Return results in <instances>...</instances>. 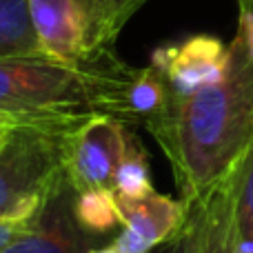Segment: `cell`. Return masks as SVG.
Returning <instances> with one entry per match:
<instances>
[{"label": "cell", "mask_w": 253, "mask_h": 253, "mask_svg": "<svg viewBox=\"0 0 253 253\" xmlns=\"http://www.w3.org/2000/svg\"><path fill=\"white\" fill-rule=\"evenodd\" d=\"M236 253H253V240L236 238Z\"/></svg>", "instance_id": "obj_18"}, {"label": "cell", "mask_w": 253, "mask_h": 253, "mask_svg": "<svg viewBox=\"0 0 253 253\" xmlns=\"http://www.w3.org/2000/svg\"><path fill=\"white\" fill-rule=\"evenodd\" d=\"M34 215H0V253L27 229Z\"/></svg>", "instance_id": "obj_16"}, {"label": "cell", "mask_w": 253, "mask_h": 253, "mask_svg": "<svg viewBox=\"0 0 253 253\" xmlns=\"http://www.w3.org/2000/svg\"><path fill=\"white\" fill-rule=\"evenodd\" d=\"M171 96L173 91L158 67H153L151 62L142 69L133 67L131 76L116 96L111 118L120 120L126 126H147L167 111Z\"/></svg>", "instance_id": "obj_10"}, {"label": "cell", "mask_w": 253, "mask_h": 253, "mask_svg": "<svg viewBox=\"0 0 253 253\" xmlns=\"http://www.w3.org/2000/svg\"><path fill=\"white\" fill-rule=\"evenodd\" d=\"M78 224L91 236H102L120 224L118 202L114 189H84L76 196Z\"/></svg>", "instance_id": "obj_13"}, {"label": "cell", "mask_w": 253, "mask_h": 253, "mask_svg": "<svg viewBox=\"0 0 253 253\" xmlns=\"http://www.w3.org/2000/svg\"><path fill=\"white\" fill-rule=\"evenodd\" d=\"M123 231L116 236L114 247L120 253H153L169 245L180 233L187 220V202L165 193H149L147 198H126L116 193Z\"/></svg>", "instance_id": "obj_7"}, {"label": "cell", "mask_w": 253, "mask_h": 253, "mask_svg": "<svg viewBox=\"0 0 253 253\" xmlns=\"http://www.w3.org/2000/svg\"><path fill=\"white\" fill-rule=\"evenodd\" d=\"M22 125H27V123H22L18 116L7 114V111L0 109V151L7 147L9 140L13 138V133H16V131L20 129Z\"/></svg>", "instance_id": "obj_17"}, {"label": "cell", "mask_w": 253, "mask_h": 253, "mask_svg": "<svg viewBox=\"0 0 253 253\" xmlns=\"http://www.w3.org/2000/svg\"><path fill=\"white\" fill-rule=\"evenodd\" d=\"M114 191L126 198H147L153 193V182H151V167H149V153L135 131H131L129 149L126 156L123 158L116 173Z\"/></svg>", "instance_id": "obj_14"}, {"label": "cell", "mask_w": 253, "mask_h": 253, "mask_svg": "<svg viewBox=\"0 0 253 253\" xmlns=\"http://www.w3.org/2000/svg\"><path fill=\"white\" fill-rule=\"evenodd\" d=\"M236 2L224 78L191 96H171L165 114L144 126L169 160L184 202L231 173L253 142V0Z\"/></svg>", "instance_id": "obj_1"}, {"label": "cell", "mask_w": 253, "mask_h": 253, "mask_svg": "<svg viewBox=\"0 0 253 253\" xmlns=\"http://www.w3.org/2000/svg\"><path fill=\"white\" fill-rule=\"evenodd\" d=\"M71 129L22 125L0 151V215H36L49 189L65 173Z\"/></svg>", "instance_id": "obj_3"}, {"label": "cell", "mask_w": 253, "mask_h": 253, "mask_svg": "<svg viewBox=\"0 0 253 253\" xmlns=\"http://www.w3.org/2000/svg\"><path fill=\"white\" fill-rule=\"evenodd\" d=\"M236 229L238 238L253 240V142L236 167Z\"/></svg>", "instance_id": "obj_15"}, {"label": "cell", "mask_w": 253, "mask_h": 253, "mask_svg": "<svg viewBox=\"0 0 253 253\" xmlns=\"http://www.w3.org/2000/svg\"><path fill=\"white\" fill-rule=\"evenodd\" d=\"M29 16L40 51L65 65H87V22L80 0H29Z\"/></svg>", "instance_id": "obj_9"}, {"label": "cell", "mask_w": 253, "mask_h": 253, "mask_svg": "<svg viewBox=\"0 0 253 253\" xmlns=\"http://www.w3.org/2000/svg\"><path fill=\"white\" fill-rule=\"evenodd\" d=\"M151 65L165 74L173 96H191L220 83L229 67V44L215 36L198 34L178 44H162Z\"/></svg>", "instance_id": "obj_8"}, {"label": "cell", "mask_w": 253, "mask_h": 253, "mask_svg": "<svg viewBox=\"0 0 253 253\" xmlns=\"http://www.w3.org/2000/svg\"><path fill=\"white\" fill-rule=\"evenodd\" d=\"M89 253H120V251L116 249L114 242H111V245H107V247H93V249L89 251Z\"/></svg>", "instance_id": "obj_19"}, {"label": "cell", "mask_w": 253, "mask_h": 253, "mask_svg": "<svg viewBox=\"0 0 253 253\" xmlns=\"http://www.w3.org/2000/svg\"><path fill=\"white\" fill-rule=\"evenodd\" d=\"M40 44L29 16V0H0V58L38 56Z\"/></svg>", "instance_id": "obj_12"}, {"label": "cell", "mask_w": 253, "mask_h": 253, "mask_svg": "<svg viewBox=\"0 0 253 253\" xmlns=\"http://www.w3.org/2000/svg\"><path fill=\"white\" fill-rule=\"evenodd\" d=\"M131 71L116 51L87 65H65L44 53L0 58V109L27 125L74 129L96 114L111 116Z\"/></svg>", "instance_id": "obj_2"}, {"label": "cell", "mask_w": 253, "mask_h": 253, "mask_svg": "<svg viewBox=\"0 0 253 253\" xmlns=\"http://www.w3.org/2000/svg\"><path fill=\"white\" fill-rule=\"evenodd\" d=\"M133 126L96 114L69 131L65 144V173L76 191L114 189L118 167L126 156Z\"/></svg>", "instance_id": "obj_4"}, {"label": "cell", "mask_w": 253, "mask_h": 253, "mask_svg": "<svg viewBox=\"0 0 253 253\" xmlns=\"http://www.w3.org/2000/svg\"><path fill=\"white\" fill-rule=\"evenodd\" d=\"M187 207L171 253H236V169Z\"/></svg>", "instance_id": "obj_6"}, {"label": "cell", "mask_w": 253, "mask_h": 253, "mask_svg": "<svg viewBox=\"0 0 253 253\" xmlns=\"http://www.w3.org/2000/svg\"><path fill=\"white\" fill-rule=\"evenodd\" d=\"M165 253H171V247H169V249H167V251H165Z\"/></svg>", "instance_id": "obj_20"}, {"label": "cell", "mask_w": 253, "mask_h": 253, "mask_svg": "<svg viewBox=\"0 0 253 253\" xmlns=\"http://www.w3.org/2000/svg\"><path fill=\"white\" fill-rule=\"evenodd\" d=\"M76 196L78 191L62 173L27 229L2 253H89L96 236L78 224Z\"/></svg>", "instance_id": "obj_5"}, {"label": "cell", "mask_w": 253, "mask_h": 253, "mask_svg": "<svg viewBox=\"0 0 253 253\" xmlns=\"http://www.w3.org/2000/svg\"><path fill=\"white\" fill-rule=\"evenodd\" d=\"M147 0H80L91 58L114 51L120 31Z\"/></svg>", "instance_id": "obj_11"}]
</instances>
